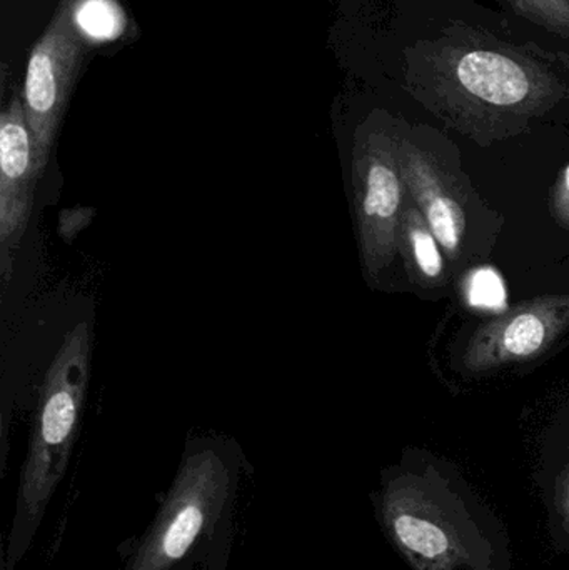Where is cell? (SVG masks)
I'll return each mask as SVG.
<instances>
[{"label":"cell","instance_id":"9c48e42d","mask_svg":"<svg viewBox=\"0 0 569 570\" xmlns=\"http://www.w3.org/2000/svg\"><path fill=\"white\" fill-rule=\"evenodd\" d=\"M458 89L478 112L528 114L541 104L540 83L523 66L500 52L473 50L464 53L454 67Z\"/></svg>","mask_w":569,"mask_h":570},{"label":"cell","instance_id":"3957f363","mask_svg":"<svg viewBox=\"0 0 569 570\" xmlns=\"http://www.w3.org/2000/svg\"><path fill=\"white\" fill-rule=\"evenodd\" d=\"M354 214L361 263L377 283L400 256L401 219L410 203L400 160L398 134L387 126L357 132L353 149Z\"/></svg>","mask_w":569,"mask_h":570},{"label":"cell","instance_id":"5b68a950","mask_svg":"<svg viewBox=\"0 0 569 570\" xmlns=\"http://www.w3.org/2000/svg\"><path fill=\"white\" fill-rule=\"evenodd\" d=\"M76 3L77 0H60L27 62L22 102L39 176L49 163L89 46L73 23Z\"/></svg>","mask_w":569,"mask_h":570},{"label":"cell","instance_id":"4fadbf2b","mask_svg":"<svg viewBox=\"0 0 569 570\" xmlns=\"http://www.w3.org/2000/svg\"><path fill=\"white\" fill-rule=\"evenodd\" d=\"M521 16L550 32L569 37V0H508Z\"/></svg>","mask_w":569,"mask_h":570},{"label":"cell","instance_id":"52a82bcc","mask_svg":"<svg viewBox=\"0 0 569 570\" xmlns=\"http://www.w3.org/2000/svg\"><path fill=\"white\" fill-rule=\"evenodd\" d=\"M33 140L22 96L12 94L0 114V273L12 276L13 256L32 216L37 180Z\"/></svg>","mask_w":569,"mask_h":570},{"label":"cell","instance_id":"30bf717a","mask_svg":"<svg viewBox=\"0 0 569 570\" xmlns=\"http://www.w3.org/2000/svg\"><path fill=\"white\" fill-rule=\"evenodd\" d=\"M400 256L413 283L438 287L447 279L443 247L411 200L401 219Z\"/></svg>","mask_w":569,"mask_h":570},{"label":"cell","instance_id":"277c9868","mask_svg":"<svg viewBox=\"0 0 569 570\" xmlns=\"http://www.w3.org/2000/svg\"><path fill=\"white\" fill-rule=\"evenodd\" d=\"M230 478L213 451L184 459L156 521L127 570H169L219 519L229 498Z\"/></svg>","mask_w":569,"mask_h":570},{"label":"cell","instance_id":"5bb4252c","mask_svg":"<svg viewBox=\"0 0 569 570\" xmlns=\"http://www.w3.org/2000/svg\"><path fill=\"white\" fill-rule=\"evenodd\" d=\"M551 213L561 226L569 229V164L561 173L551 197Z\"/></svg>","mask_w":569,"mask_h":570},{"label":"cell","instance_id":"6da1fadb","mask_svg":"<svg viewBox=\"0 0 569 570\" xmlns=\"http://www.w3.org/2000/svg\"><path fill=\"white\" fill-rule=\"evenodd\" d=\"M374 508L411 570H517L503 519L438 459L414 455L390 469Z\"/></svg>","mask_w":569,"mask_h":570},{"label":"cell","instance_id":"8992f818","mask_svg":"<svg viewBox=\"0 0 569 570\" xmlns=\"http://www.w3.org/2000/svg\"><path fill=\"white\" fill-rule=\"evenodd\" d=\"M568 327L569 294L541 295L484 322L464 348L463 365L471 372H484L531 361Z\"/></svg>","mask_w":569,"mask_h":570},{"label":"cell","instance_id":"ba28073f","mask_svg":"<svg viewBox=\"0 0 569 570\" xmlns=\"http://www.w3.org/2000/svg\"><path fill=\"white\" fill-rule=\"evenodd\" d=\"M398 160L411 203L418 207L444 253L458 261L468 236V199L460 179L434 153L398 136Z\"/></svg>","mask_w":569,"mask_h":570},{"label":"cell","instance_id":"8fae6325","mask_svg":"<svg viewBox=\"0 0 569 570\" xmlns=\"http://www.w3.org/2000/svg\"><path fill=\"white\" fill-rule=\"evenodd\" d=\"M538 484L551 542L569 552V441L561 458L545 465Z\"/></svg>","mask_w":569,"mask_h":570},{"label":"cell","instance_id":"9a60e30c","mask_svg":"<svg viewBox=\"0 0 569 570\" xmlns=\"http://www.w3.org/2000/svg\"><path fill=\"white\" fill-rule=\"evenodd\" d=\"M500 294L503 295L500 288V281L493 276V274H480L477 279L473 281V287H471V298L474 304L478 305H493L500 302Z\"/></svg>","mask_w":569,"mask_h":570},{"label":"cell","instance_id":"7c38bea8","mask_svg":"<svg viewBox=\"0 0 569 570\" xmlns=\"http://www.w3.org/2000/svg\"><path fill=\"white\" fill-rule=\"evenodd\" d=\"M73 23L84 40L92 46L119 39L127 20L117 0H77Z\"/></svg>","mask_w":569,"mask_h":570},{"label":"cell","instance_id":"7a4b0ae2","mask_svg":"<svg viewBox=\"0 0 569 570\" xmlns=\"http://www.w3.org/2000/svg\"><path fill=\"white\" fill-rule=\"evenodd\" d=\"M92 338L86 322L67 332L40 387L32 434L20 474L6 568L16 569L66 474L89 385Z\"/></svg>","mask_w":569,"mask_h":570}]
</instances>
